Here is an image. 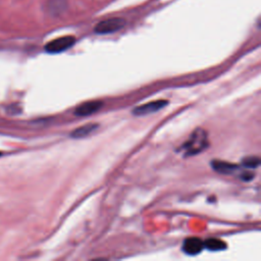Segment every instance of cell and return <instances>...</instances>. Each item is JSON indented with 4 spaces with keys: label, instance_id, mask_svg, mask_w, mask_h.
<instances>
[{
    "label": "cell",
    "instance_id": "3957f363",
    "mask_svg": "<svg viewBox=\"0 0 261 261\" xmlns=\"http://www.w3.org/2000/svg\"><path fill=\"white\" fill-rule=\"evenodd\" d=\"M75 43V38L72 36H63L57 39H54L50 42H48L45 45V50L48 53H60L63 52L67 49H69L70 47H72Z\"/></svg>",
    "mask_w": 261,
    "mask_h": 261
},
{
    "label": "cell",
    "instance_id": "7a4b0ae2",
    "mask_svg": "<svg viewBox=\"0 0 261 261\" xmlns=\"http://www.w3.org/2000/svg\"><path fill=\"white\" fill-rule=\"evenodd\" d=\"M125 24V20L121 17H111L98 22L95 28L94 32L96 34L104 35V34H111L121 30Z\"/></svg>",
    "mask_w": 261,
    "mask_h": 261
},
{
    "label": "cell",
    "instance_id": "9c48e42d",
    "mask_svg": "<svg viewBox=\"0 0 261 261\" xmlns=\"http://www.w3.org/2000/svg\"><path fill=\"white\" fill-rule=\"evenodd\" d=\"M204 248L209 251H222L226 249V244L219 239H208L204 242Z\"/></svg>",
    "mask_w": 261,
    "mask_h": 261
},
{
    "label": "cell",
    "instance_id": "8992f818",
    "mask_svg": "<svg viewBox=\"0 0 261 261\" xmlns=\"http://www.w3.org/2000/svg\"><path fill=\"white\" fill-rule=\"evenodd\" d=\"M204 249V242L196 237L188 238L182 244V251L188 255H197Z\"/></svg>",
    "mask_w": 261,
    "mask_h": 261
},
{
    "label": "cell",
    "instance_id": "5b68a950",
    "mask_svg": "<svg viewBox=\"0 0 261 261\" xmlns=\"http://www.w3.org/2000/svg\"><path fill=\"white\" fill-rule=\"evenodd\" d=\"M103 106V102L99 100H93V101H87L82 104H80L74 109V115L76 116H88L91 115L98 110H100Z\"/></svg>",
    "mask_w": 261,
    "mask_h": 261
},
{
    "label": "cell",
    "instance_id": "52a82bcc",
    "mask_svg": "<svg viewBox=\"0 0 261 261\" xmlns=\"http://www.w3.org/2000/svg\"><path fill=\"white\" fill-rule=\"evenodd\" d=\"M98 127H99L98 123H93V122L87 123V124H84V125L75 128L70 134V137L73 139H83V138H86V137L92 135L93 133H95Z\"/></svg>",
    "mask_w": 261,
    "mask_h": 261
},
{
    "label": "cell",
    "instance_id": "277c9868",
    "mask_svg": "<svg viewBox=\"0 0 261 261\" xmlns=\"http://www.w3.org/2000/svg\"><path fill=\"white\" fill-rule=\"evenodd\" d=\"M166 100H156V101H151L145 104H142L140 106H137L136 108L133 109V114L136 116H143L147 114H151L153 112L159 111L163 107L167 105Z\"/></svg>",
    "mask_w": 261,
    "mask_h": 261
},
{
    "label": "cell",
    "instance_id": "8fae6325",
    "mask_svg": "<svg viewBox=\"0 0 261 261\" xmlns=\"http://www.w3.org/2000/svg\"><path fill=\"white\" fill-rule=\"evenodd\" d=\"M0 156H1V152H0Z\"/></svg>",
    "mask_w": 261,
    "mask_h": 261
},
{
    "label": "cell",
    "instance_id": "ba28073f",
    "mask_svg": "<svg viewBox=\"0 0 261 261\" xmlns=\"http://www.w3.org/2000/svg\"><path fill=\"white\" fill-rule=\"evenodd\" d=\"M211 166L212 168L219 173H223V174H228V173H232L238 169V165L230 163V162H226V161H221V160H213L211 161Z\"/></svg>",
    "mask_w": 261,
    "mask_h": 261
},
{
    "label": "cell",
    "instance_id": "30bf717a",
    "mask_svg": "<svg viewBox=\"0 0 261 261\" xmlns=\"http://www.w3.org/2000/svg\"><path fill=\"white\" fill-rule=\"evenodd\" d=\"M259 163H260V159L256 156H248L246 158L243 159L242 161V165L245 166L246 168H250V169H254L256 167L259 166Z\"/></svg>",
    "mask_w": 261,
    "mask_h": 261
},
{
    "label": "cell",
    "instance_id": "6da1fadb",
    "mask_svg": "<svg viewBox=\"0 0 261 261\" xmlns=\"http://www.w3.org/2000/svg\"><path fill=\"white\" fill-rule=\"evenodd\" d=\"M207 146V136L206 132L200 128L195 129L193 135L190 137L189 141H187L182 146L181 149L185 150V154L187 156L195 155L205 149Z\"/></svg>",
    "mask_w": 261,
    "mask_h": 261
}]
</instances>
